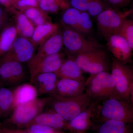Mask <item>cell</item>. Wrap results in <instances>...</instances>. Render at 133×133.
I'll return each mask as SVG.
<instances>
[{
    "instance_id": "cell-36",
    "label": "cell",
    "mask_w": 133,
    "mask_h": 133,
    "mask_svg": "<svg viewBox=\"0 0 133 133\" xmlns=\"http://www.w3.org/2000/svg\"><path fill=\"white\" fill-rule=\"evenodd\" d=\"M11 0H0V4L6 7L9 6Z\"/></svg>"
},
{
    "instance_id": "cell-35",
    "label": "cell",
    "mask_w": 133,
    "mask_h": 133,
    "mask_svg": "<svg viewBox=\"0 0 133 133\" xmlns=\"http://www.w3.org/2000/svg\"><path fill=\"white\" fill-rule=\"evenodd\" d=\"M8 23V17L0 5V31Z\"/></svg>"
},
{
    "instance_id": "cell-12",
    "label": "cell",
    "mask_w": 133,
    "mask_h": 133,
    "mask_svg": "<svg viewBox=\"0 0 133 133\" xmlns=\"http://www.w3.org/2000/svg\"><path fill=\"white\" fill-rule=\"evenodd\" d=\"M105 39L108 49L114 58L124 63L129 62L132 50L125 38L118 34H114Z\"/></svg>"
},
{
    "instance_id": "cell-17",
    "label": "cell",
    "mask_w": 133,
    "mask_h": 133,
    "mask_svg": "<svg viewBox=\"0 0 133 133\" xmlns=\"http://www.w3.org/2000/svg\"><path fill=\"white\" fill-rule=\"evenodd\" d=\"M12 91L14 109L18 106L31 102L38 98V96L36 88L31 83L19 84Z\"/></svg>"
},
{
    "instance_id": "cell-6",
    "label": "cell",
    "mask_w": 133,
    "mask_h": 133,
    "mask_svg": "<svg viewBox=\"0 0 133 133\" xmlns=\"http://www.w3.org/2000/svg\"><path fill=\"white\" fill-rule=\"evenodd\" d=\"M110 73L114 81L117 96L133 103V73L125 63L112 58Z\"/></svg>"
},
{
    "instance_id": "cell-15",
    "label": "cell",
    "mask_w": 133,
    "mask_h": 133,
    "mask_svg": "<svg viewBox=\"0 0 133 133\" xmlns=\"http://www.w3.org/2000/svg\"><path fill=\"white\" fill-rule=\"evenodd\" d=\"M97 101H92L87 109L68 122L66 127L78 132H84L90 128L92 121L95 119V108Z\"/></svg>"
},
{
    "instance_id": "cell-33",
    "label": "cell",
    "mask_w": 133,
    "mask_h": 133,
    "mask_svg": "<svg viewBox=\"0 0 133 133\" xmlns=\"http://www.w3.org/2000/svg\"><path fill=\"white\" fill-rule=\"evenodd\" d=\"M89 0H70V4L72 8L81 12L86 11Z\"/></svg>"
},
{
    "instance_id": "cell-19",
    "label": "cell",
    "mask_w": 133,
    "mask_h": 133,
    "mask_svg": "<svg viewBox=\"0 0 133 133\" xmlns=\"http://www.w3.org/2000/svg\"><path fill=\"white\" fill-rule=\"evenodd\" d=\"M67 123L61 115L51 109L38 115L30 124H40L58 129L66 127Z\"/></svg>"
},
{
    "instance_id": "cell-37",
    "label": "cell",
    "mask_w": 133,
    "mask_h": 133,
    "mask_svg": "<svg viewBox=\"0 0 133 133\" xmlns=\"http://www.w3.org/2000/svg\"><path fill=\"white\" fill-rule=\"evenodd\" d=\"M1 113H0V116H1ZM1 122H0V130H1Z\"/></svg>"
},
{
    "instance_id": "cell-25",
    "label": "cell",
    "mask_w": 133,
    "mask_h": 133,
    "mask_svg": "<svg viewBox=\"0 0 133 133\" xmlns=\"http://www.w3.org/2000/svg\"><path fill=\"white\" fill-rule=\"evenodd\" d=\"M23 11V14L35 27L48 23L52 22L50 18L45 14V12L36 7L28 8Z\"/></svg>"
},
{
    "instance_id": "cell-38",
    "label": "cell",
    "mask_w": 133,
    "mask_h": 133,
    "mask_svg": "<svg viewBox=\"0 0 133 133\" xmlns=\"http://www.w3.org/2000/svg\"><path fill=\"white\" fill-rule=\"evenodd\" d=\"M37 1H41V0H37Z\"/></svg>"
},
{
    "instance_id": "cell-4",
    "label": "cell",
    "mask_w": 133,
    "mask_h": 133,
    "mask_svg": "<svg viewBox=\"0 0 133 133\" xmlns=\"http://www.w3.org/2000/svg\"><path fill=\"white\" fill-rule=\"evenodd\" d=\"M85 92L92 101L98 102L117 96L114 81L109 72L91 75L85 81Z\"/></svg>"
},
{
    "instance_id": "cell-5",
    "label": "cell",
    "mask_w": 133,
    "mask_h": 133,
    "mask_svg": "<svg viewBox=\"0 0 133 133\" xmlns=\"http://www.w3.org/2000/svg\"><path fill=\"white\" fill-rule=\"evenodd\" d=\"M51 98V96L37 98L31 102L16 107L13 109L7 122L18 127H28L49 104Z\"/></svg>"
},
{
    "instance_id": "cell-7",
    "label": "cell",
    "mask_w": 133,
    "mask_h": 133,
    "mask_svg": "<svg viewBox=\"0 0 133 133\" xmlns=\"http://www.w3.org/2000/svg\"><path fill=\"white\" fill-rule=\"evenodd\" d=\"M71 57L74 59L83 72L91 75L102 72H109L111 67L108 56L102 49Z\"/></svg>"
},
{
    "instance_id": "cell-1",
    "label": "cell",
    "mask_w": 133,
    "mask_h": 133,
    "mask_svg": "<svg viewBox=\"0 0 133 133\" xmlns=\"http://www.w3.org/2000/svg\"><path fill=\"white\" fill-rule=\"evenodd\" d=\"M120 121L131 124L133 121L132 102L114 96L97 102L95 119Z\"/></svg>"
},
{
    "instance_id": "cell-3",
    "label": "cell",
    "mask_w": 133,
    "mask_h": 133,
    "mask_svg": "<svg viewBox=\"0 0 133 133\" xmlns=\"http://www.w3.org/2000/svg\"><path fill=\"white\" fill-rule=\"evenodd\" d=\"M62 32L63 46L70 56L103 48L97 41L87 38L84 34L70 27L64 26Z\"/></svg>"
},
{
    "instance_id": "cell-23",
    "label": "cell",
    "mask_w": 133,
    "mask_h": 133,
    "mask_svg": "<svg viewBox=\"0 0 133 133\" xmlns=\"http://www.w3.org/2000/svg\"><path fill=\"white\" fill-rule=\"evenodd\" d=\"M129 124L120 121H105L100 125L98 133H130Z\"/></svg>"
},
{
    "instance_id": "cell-10",
    "label": "cell",
    "mask_w": 133,
    "mask_h": 133,
    "mask_svg": "<svg viewBox=\"0 0 133 133\" xmlns=\"http://www.w3.org/2000/svg\"><path fill=\"white\" fill-rule=\"evenodd\" d=\"M26 77V71L22 64L13 61H0V84L3 87L19 84Z\"/></svg>"
},
{
    "instance_id": "cell-28",
    "label": "cell",
    "mask_w": 133,
    "mask_h": 133,
    "mask_svg": "<svg viewBox=\"0 0 133 133\" xmlns=\"http://www.w3.org/2000/svg\"><path fill=\"white\" fill-rule=\"evenodd\" d=\"M93 30L91 16L86 11L81 12L77 24V31L84 34H91Z\"/></svg>"
},
{
    "instance_id": "cell-9",
    "label": "cell",
    "mask_w": 133,
    "mask_h": 133,
    "mask_svg": "<svg viewBox=\"0 0 133 133\" xmlns=\"http://www.w3.org/2000/svg\"><path fill=\"white\" fill-rule=\"evenodd\" d=\"M35 46L29 39L17 36L12 47L0 61L28 63L35 54Z\"/></svg>"
},
{
    "instance_id": "cell-24",
    "label": "cell",
    "mask_w": 133,
    "mask_h": 133,
    "mask_svg": "<svg viewBox=\"0 0 133 133\" xmlns=\"http://www.w3.org/2000/svg\"><path fill=\"white\" fill-rule=\"evenodd\" d=\"M13 91L6 87L0 88V113L6 115L14 109Z\"/></svg>"
},
{
    "instance_id": "cell-14",
    "label": "cell",
    "mask_w": 133,
    "mask_h": 133,
    "mask_svg": "<svg viewBox=\"0 0 133 133\" xmlns=\"http://www.w3.org/2000/svg\"><path fill=\"white\" fill-rule=\"evenodd\" d=\"M63 47L62 31L59 30L39 46L37 52L27 63H33L43 58L58 53Z\"/></svg>"
},
{
    "instance_id": "cell-11",
    "label": "cell",
    "mask_w": 133,
    "mask_h": 133,
    "mask_svg": "<svg viewBox=\"0 0 133 133\" xmlns=\"http://www.w3.org/2000/svg\"><path fill=\"white\" fill-rule=\"evenodd\" d=\"M63 53L59 52L39 59L33 63L28 64L30 80L38 74L48 72H55L59 69L65 58Z\"/></svg>"
},
{
    "instance_id": "cell-29",
    "label": "cell",
    "mask_w": 133,
    "mask_h": 133,
    "mask_svg": "<svg viewBox=\"0 0 133 133\" xmlns=\"http://www.w3.org/2000/svg\"><path fill=\"white\" fill-rule=\"evenodd\" d=\"M118 35L127 40L132 49H133V22L132 20L125 19L119 29Z\"/></svg>"
},
{
    "instance_id": "cell-32",
    "label": "cell",
    "mask_w": 133,
    "mask_h": 133,
    "mask_svg": "<svg viewBox=\"0 0 133 133\" xmlns=\"http://www.w3.org/2000/svg\"><path fill=\"white\" fill-rule=\"evenodd\" d=\"M132 0H104V2L108 7L118 10L128 5Z\"/></svg>"
},
{
    "instance_id": "cell-20",
    "label": "cell",
    "mask_w": 133,
    "mask_h": 133,
    "mask_svg": "<svg viewBox=\"0 0 133 133\" xmlns=\"http://www.w3.org/2000/svg\"><path fill=\"white\" fill-rule=\"evenodd\" d=\"M58 30V24L52 22L36 26L30 41L35 47L39 46Z\"/></svg>"
},
{
    "instance_id": "cell-16",
    "label": "cell",
    "mask_w": 133,
    "mask_h": 133,
    "mask_svg": "<svg viewBox=\"0 0 133 133\" xmlns=\"http://www.w3.org/2000/svg\"><path fill=\"white\" fill-rule=\"evenodd\" d=\"M55 72L42 73L36 76L30 81L36 88L38 95L52 94L58 79Z\"/></svg>"
},
{
    "instance_id": "cell-26",
    "label": "cell",
    "mask_w": 133,
    "mask_h": 133,
    "mask_svg": "<svg viewBox=\"0 0 133 133\" xmlns=\"http://www.w3.org/2000/svg\"><path fill=\"white\" fill-rule=\"evenodd\" d=\"M80 12L81 11L73 8L66 9L62 15V24L64 26L70 27L77 30Z\"/></svg>"
},
{
    "instance_id": "cell-31",
    "label": "cell",
    "mask_w": 133,
    "mask_h": 133,
    "mask_svg": "<svg viewBox=\"0 0 133 133\" xmlns=\"http://www.w3.org/2000/svg\"><path fill=\"white\" fill-rule=\"evenodd\" d=\"M27 127L26 131L32 133H59L52 128L40 124H31Z\"/></svg>"
},
{
    "instance_id": "cell-8",
    "label": "cell",
    "mask_w": 133,
    "mask_h": 133,
    "mask_svg": "<svg viewBox=\"0 0 133 133\" xmlns=\"http://www.w3.org/2000/svg\"><path fill=\"white\" fill-rule=\"evenodd\" d=\"M132 12V9L122 12L112 8H107L96 17L98 31L105 38L111 35L118 34L124 20Z\"/></svg>"
},
{
    "instance_id": "cell-2",
    "label": "cell",
    "mask_w": 133,
    "mask_h": 133,
    "mask_svg": "<svg viewBox=\"0 0 133 133\" xmlns=\"http://www.w3.org/2000/svg\"><path fill=\"white\" fill-rule=\"evenodd\" d=\"M49 104L52 109L69 122L88 107L92 100L85 92L71 97L51 95Z\"/></svg>"
},
{
    "instance_id": "cell-27",
    "label": "cell",
    "mask_w": 133,
    "mask_h": 133,
    "mask_svg": "<svg viewBox=\"0 0 133 133\" xmlns=\"http://www.w3.org/2000/svg\"><path fill=\"white\" fill-rule=\"evenodd\" d=\"M40 8L45 12L55 14L62 9H67L69 5L64 0H41Z\"/></svg>"
},
{
    "instance_id": "cell-30",
    "label": "cell",
    "mask_w": 133,
    "mask_h": 133,
    "mask_svg": "<svg viewBox=\"0 0 133 133\" xmlns=\"http://www.w3.org/2000/svg\"><path fill=\"white\" fill-rule=\"evenodd\" d=\"M108 8L102 0H89L86 11L92 17H96L103 10Z\"/></svg>"
},
{
    "instance_id": "cell-34",
    "label": "cell",
    "mask_w": 133,
    "mask_h": 133,
    "mask_svg": "<svg viewBox=\"0 0 133 133\" xmlns=\"http://www.w3.org/2000/svg\"><path fill=\"white\" fill-rule=\"evenodd\" d=\"M37 2V0H19L17 5L24 10L28 8L36 7L38 5Z\"/></svg>"
},
{
    "instance_id": "cell-18",
    "label": "cell",
    "mask_w": 133,
    "mask_h": 133,
    "mask_svg": "<svg viewBox=\"0 0 133 133\" xmlns=\"http://www.w3.org/2000/svg\"><path fill=\"white\" fill-rule=\"evenodd\" d=\"M58 78H67L84 81L83 71L74 59L69 56L64 58L59 69L55 72Z\"/></svg>"
},
{
    "instance_id": "cell-21",
    "label": "cell",
    "mask_w": 133,
    "mask_h": 133,
    "mask_svg": "<svg viewBox=\"0 0 133 133\" xmlns=\"http://www.w3.org/2000/svg\"><path fill=\"white\" fill-rule=\"evenodd\" d=\"M17 37L15 24L8 23L0 31V58L6 54Z\"/></svg>"
},
{
    "instance_id": "cell-22",
    "label": "cell",
    "mask_w": 133,
    "mask_h": 133,
    "mask_svg": "<svg viewBox=\"0 0 133 133\" xmlns=\"http://www.w3.org/2000/svg\"><path fill=\"white\" fill-rule=\"evenodd\" d=\"M17 36L30 40L35 26L23 13H18L15 18Z\"/></svg>"
},
{
    "instance_id": "cell-13",
    "label": "cell",
    "mask_w": 133,
    "mask_h": 133,
    "mask_svg": "<svg viewBox=\"0 0 133 133\" xmlns=\"http://www.w3.org/2000/svg\"><path fill=\"white\" fill-rule=\"evenodd\" d=\"M85 81L67 78L58 79L56 88L51 95L64 97L78 96L85 92Z\"/></svg>"
}]
</instances>
